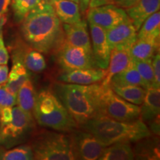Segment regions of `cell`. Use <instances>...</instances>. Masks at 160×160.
Wrapping results in <instances>:
<instances>
[{"instance_id":"6da1fadb","label":"cell","mask_w":160,"mask_h":160,"mask_svg":"<svg viewBox=\"0 0 160 160\" xmlns=\"http://www.w3.org/2000/svg\"><path fill=\"white\" fill-rule=\"evenodd\" d=\"M22 22L25 42L42 53L57 52L64 42L62 22L49 0H42Z\"/></svg>"},{"instance_id":"7a4b0ae2","label":"cell","mask_w":160,"mask_h":160,"mask_svg":"<svg viewBox=\"0 0 160 160\" xmlns=\"http://www.w3.org/2000/svg\"><path fill=\"white\" fill-rule=\"evenodd\" d=\"M53 93L65 105L78 126L88 120L102 115V97L104 86L101 83L84 85L57 82Z\"/></svg>"},{"instance_id":"3957f363","label":"cell","mask_w":160,"mask_h":160,"mask_svg":"<svg viewBox=\"0 0 160 160\" xmlns=\"http://www.w3.org/2000/svg\"><path fill=\"white\" fill-rule=\"evenodd\" d=\"M81 127L92 133L105 147L117 142L139 141L149 137L151 133L141 118L123 122L101 115L88 120Z\"/></svg>"},{"instance_id":"277c9868","label":"cell","mask_w":160,"mask_h":160,"mask_svg":"<svg viewBox=\"0 0 160 160\" xmlns=\"http://www.w3.org/2000/svg\"><path fill=\"white\" fill-rule=\"evenodd\" d=\"M33 113L37 123L61 132H71L79 127L77 122L53 91L43 89L37 95Z\"/></svg>"},{"instance_id":"5b68a950","label":"cell","mask_w":160,"mask_h":160,"mask_svg":"<svg viewBox=\"0 0 160 160\" xmlns=\"http://www.w3.org/2000/svg\"><path fill=\"white\" fill-rule=\"evenodd\" d=\"M31 147L33 150L34 159H76L72 148L71 135L43 131L37 136Z\"/></svg>"},{"instance_id":"8992f818","label":"cell","mask_w":160,"mask_h":160,"mask_svg":"<svg viewBox=\"0 0 160 160\" xmlns=\"http://www.w3.org/2000/svg\"><path fill=\"white\" fill-rule=\"evenodd\" d=\"M102 113L118 121L128 122L140 117V106L126 101L109 86H104L102 97Z\"/></svg>"},{"instance_id":"52a82bcc","label":"cell","mask_w":160,"mask_h":160,"mask_svg":"<svg viewBox=\"0 0 160 160\" xmlns=\"http://www.w3.org/2000/svg\"><path fill=\"white\" fill-rule=\"evenodd\" d=\"M57 62L64 70L97 68L92 51L69 45L65 41L57 50Z\"/></svg>"},{"instance_id":"ba28073f","label":"cell","mask_w":160,"mask_h":160,"mask_svg":"<svg viewBox=\"0 0 160 160\" xmlns=\"http://www.w3.org/2000/svg\"><path fill=\"white\" fill-rule=\"evenodd\" d=\"M71 134L72 148L76 159L96 160L102 154L105 146L90 132L73 131Z\"/></svg>"},{"instance_id":"9c48e42d","label":"cell","mask_w":160,"mask_h":160,"mask_svg":"<svg viewBox=\"0 0 160 160\" xmlns=\"http://www.w3.org/2000/svg\"><path fill=\"white\" fill-rule=\"evenodd\" d=\"M33 122L32 113L25 112L19 106H13L11 121L0 126V142L19 139L31 128Z\"/></svg>"},{"instance_id":"30bf717a","label":"cell","mask_w":160,"mask_h":160,"mask_svg":"<svg viewBox=\"0 0 160 160\" xmlns=\"http://www.w3.org/2000/svg\"><path fill=\"white\" fill-rule=\"evenodd\" d=\"M88 21L102 28L105 31L128 19L125 9L114 4H108L91 8L88 11Z\"/></svg>"},{"instance_id":"8fae6325","label":"cell","mask_w":160,"mask_h":160,"mask_svg":"<svg viewBox=\"0 0 160 160\" xmlns=\"http://www.w3.org/2000/svg\"><path fill=\"white\" fill-rule=\"evenodd\" d=\"M92 39V55L95 65L101 69H107L111 56V48L106 38V31L95 24L90 23Z\"/></svg>"},{"instance_id":"7c38bea8","label":"cell","mask_w":160,"mask_h":160,"mask_svg":"<svg viewBox=\"0 0 160 160\" xmlns=\"http://www.w3.org/2000/svg\"><path fill=\"white\" fill-rule=\"evenodd\" d=\"M106 38L111 50L115 48H131L137 39V31L128 19L106 31Z\"/></svg>"},{"instance_id":"4fadbf2b","label":"cell","mask_w":160,"mask_h":160,"mask_svg":"<svg viewBox=\"0 0 160 160\" xmlns=\"http://www.w3.org/2000/svg\"><path fill=\"white\" fill-rule=\"evenodd\" d=\"M12 53L13 62H20L30 71L41 73L46 69L47 65L41 52L33 49L28 44L17 43Z\"/></svg>"},{"instance_id":"5bb4252c","label":"cell","mask_w":160,"mask_h":160,"mask_svg":"<svg viewBox=\"0 0 160 160\" xmlns=\"http://www.w3.org/2000/svg\"><path fill=\"white\" fill-rule=\"evenodd\" d=\"M106 74V69L82 68L64 70L59 77L62 82L77 84V85H91L101 82Z\"/></svg>"},{"instance_id":"9a60e30c","label":"cell","mask_w":160,"mask_h":160,"mask_svg":"<svg viewBox=\"0 0 160 160\" xmlns=\"http://www.w3.org/2000/svg\"><path fill=\"white\" fill-rule=\"evenodd\" d=\"M64 41L69 45L83 48L92 51L87 23L85 20H80L74 24L63 23Z\"/></svg>"},{"instance_id":"2e32d148","label":"cell","mask_w":160,"mask_h":160,"mask_svg":"<svg viewBox=\"0 0 160 160\" xmlns=\"http://www.w3.org/2000/svg\"><path fill=\"white\" fill-rule=\"evenodd\" d=\"M131 61V48H115L112 49L108 67L106 69V74L101 81V85L109 86L113 76L127 68Z\"/></svg>"},{"instance_id":"e0dca14e","label":"cell","mask_w":160,"mask_h":160,"mask_svg":"<svg viewBox=\"0 0 160 160\" xmlns=\"http://www.w3.org/2000/svg\"><path fill=\"white\" fill-rule=\"evenodd\" d=\"M159 7L160 0H139L125 11L138 31L147 18L159 11Z\"/></svg>"},{"instance_id":"ac0fdd59","label":"cell","mask_w":160,"mask_h":160,"mask_svg":"<svg viewBox=\"0 0 160 160\" xmlns=\"http://www.w3.org/2000/svg\"><path fill=\"white\" fill-rule=\"evenodd\" d=\"M60 22L74 24L81 20L79 4L70 0H49Z\"/></svg>"},{"instance_id":"d6986e66","label":"cell","mask_w":160,"mask_h":160,"mask_svg":"<svg viewBox=\"0 0 160 160\" xmlns=\"http://www.w3.org/2000/svg\"><path fill=\"white\" fill-rule=\"evenodd\" d=\"M160 90L150 87L146 90L143 102L140 105V115L145 121H153L159 117Z\"/></svg>"},{"instance_id":"ffe728a7","label":"cell","mask_w":160,"mask_h":160,"mask_svg":"<svg viewBox=\"0 0 160 160\" xmlns=\"http://www.w3.org/2000/svg\"><path fill=\"white\" fill-rule=\"evenodd\" d=\"M159 47V37H150L137 39L131 48V55L133 59H152Z\"/></svg>"},{"instance_id":"44dd1931","label":"cell","mask_w":160,"mask_h":160,"mask_svg":"<svg viewBox=\"0 0 160 160\" xmlns=\"http://www.w3.org/2000/svg\"><path fill=\"white\" fill-rule=\"evenodd\" d=\"M29 71L22 62L18 61L13 62L11 71L8 73V80L5 87L12 94L17 96L19 88L27 79H30Z\"/></svg>"},{"instance_id":"7402d4cb","label":"cell","mask_w":160,"mask_h":160,"mask_svg":"<svg viewBox=\"0 0 160 160\" xmlns=\"http://www.w3.org/2000/svg\"><path fill=\"white\" fill-rule=\"evenodd\" d=\"M134 159V153L130 142L122 141L107 146L104 149L99 160H127Z\"/></svg>"},{"instance_id":"603a6c76","label":"cell","mask_w":160,"mask_h":160,"mask_svg":"<svg viewBox=\"0 0 160 160\" xmlns=\"http://www.w3.org/2000/svg\"><path fill=\"white\" fill-rule=\"evenodd\" d=\"M110 86H127L137 85L146 89L145 83L140 77L139 72L136 69L133 61L128 66L127 68L119 72L113 76L110 82ZM147 90V89H146Z\"/></svg>"},{"instance_id":"cb8c5ba5","label":"cell","mask_w":160,"mask_h":160,"mask_svg":"<svg viewBox=\"0 0 160 160\" xmlns=\"http://www.w3.org/2000/svg\"><path fill=\"white\" fill-rule=\"evenodd\" d=\"M37 93L30 79H27L19 88L17 94V105L20 108L33 114Z\"/></svg>"},{"instance_id":"d4e9b609","label":"cell","mask_w":160,"mask_h":160,"mask_svg":"<svg viewBox=\"0 0 160 160\" xmlns=\"http://www.w3.org/2000/svg\"><path fill=\"white\" fill-rule=\"evenodd\" d=\"M111 89L126 101L140 106L142 104L146 93V89L141 86H110Z\"/></svg>"},{"instance_id":"484cf974","label":"cell","mask_w":160,"mask_h":160,"mask_svg":"<svg viewBox=\"0 0 160 160\" xmlns=\"http://www.w3.org/2000/svg\"><path fill=\"white\" fill-rule=\"evenodd\" d=\"M160 35V13L159 11L153 13L141 25L137 33V39L157 37Z\"/></svg>"},{"instance_id":"4316f807","label":"cell","mask_w":160,"mask_h":160,"mask_svg":"<svg viewBox=\"0 0 160 160\" xmlns=\"http://www.w3.org/2000/svg\"><path fill=\"white\" fill-rule=\"evenodd\" d=\"M132 61H133L136 69L139 72L140 77L142 79L146 89L149 88L153 85V79H154L152 59H138L132 58Z\"/></svg>"},{"instance_id":"83f0119b","label":"cell","mask_w":160,"mask_h":160,"mask_svg":"<svg viewBox=\"0 0 160 160\" xmlns=\"http://www.w3.org/2000/svg\"><path fill=\"white\" fill-rule=\"evenodd\" d=\"M0 159L31 160L34 159L33 152L29 145H20L0 153Z\"/></svg>"},{"instance_id":"f1b7e54d","label":"cell","mask_w":160,"mask_h":160,"mask_svg":"<svg viewBox=\"0 0 160 160\" xmlns=\"http://www.w3.org/2000/svg\"><path fill=\"white\" fill-rule=\"evenodd\" d=\"M42 0H13L12 8L16 21L22 22L32 9H33Z\"/></svg>"},{"instance_id":"f546056e","label":"cell","mask_w":160,"mask_h":160,"mask_svg":"<svg viewBox=\"0 0 160 160\" xmlns=\"http://www.w3.org/2000/svg\"><path fill=\"white\" fill-rule=\"evenodd\" d=\"M17 105V96L12 94L5 87V84L0 85V111L7 107Z\"/></svg>"},{"instance_id":"4dcf8cb0","label":"cell","mask_w":160,"mask_h":160,"mask_svg":"<svg viewBox=\"0 0 160 160\" xmlns=\"http://www.w3.org/2000/svg\"><path fill=\"white\" fill-rule=\"evenodd\" d=\"M152 65L153 70V83L151 87L160 88V56L159 51L153 56V59L152 60Z\"/></svg>"},{"instance_id":"1f68e13d","label":"cell","mask_w":160,"mask_h":160,"mask_svg":"<svg viewBox=\"0 0 160 160\" xmlns=\"http://www.w3.org/2000/svg\"><path fill=\"white\" fill-rule=\"evenodd\" d=\"M8 60L9 54L4 42L2 28H0V65H7Z\"/></svg>"},{"instance_id":"d6a6232c","label":"cell","mask_w":160,"mask_h":160,"mask_svg":"<svg viewBox=\"0 0 160 160\" xmlns=\"http://www.w3.org/2000/svg\"><path fill=\"white\" fill-rule=\"evenodd\" d=\"M12 108L7 107L0 111V126L5 125L12 119Z\"/></svg>"},{"instance_id":"836d02e7","label":"cell","mask_w":160,"mask_h":160,"mask_svg":"<svg viewBox=\"0 0 160 160\" xmlns=\"http://www.w3.org/2000/svg\"><path fill=\"white\" fill-rule=\"evenodd\" d=\"M139 0H113V4L123 9H128L137 4Z\"/></svg>"},{"instance_id":"e575fe53","label":"cell","mask_w":160,"mask_h":160,"mask_svg":"<svg viewBox=\"0 0 160 160\" xmlns=\"http://www.w3.org/2000/svg\"><path fill=\"white\" fill-rule=\"evenodd\" d=\"M8 67L7 65H0V85L5 83L8 77Z\"/></svg>"},{"instance_id":"d590c367","label":"cell","mask_w":160,"mask_h":160,"mask_svg":"<svg viewBox=\"0 0 160 160\" xmlns=\"http://www.w3.org/2000/svg\"><path fill=\"white\" fill-rule=\"evenodd\" d=\"M108 4H113V0H90L88 8H91L108 5Z\"/></svg>"},{"instance_id":"8d00e7d4","label":"cell","mask_w":160,"mask_h":160,"mask_svg":"<svg viewBox=\"0 0 160 160\" xmlns=\"http://www.w3.org/2000/svg\"><path fill=\"white\" fill-rule=\"evenodd\" d=\"M11 0H0V15L7 13Z\"/></svg>"},{"instance_id":"74e56055","label":"cell","mask_w":160,"mask_h":160,"mask_svg":"<svg viewBox=\"0 0 160 160\" xmlns=\"http://www.w3.org/2000/svg\"><path fill=\"white\" fill-rule=\"evenodd\" d=\"M90 0H79V8L82 12H85L89 5Z\"/></svg>"},{"instance_id":"f35d334b","label":"cell","mask_w":160,"mask_h":160,"mask_svg":"<svg viewBox=\"0 0 160 160\" xmlns=\"http://www.w3.org/2000/svg\"><path fill=\"white\" fill-rule=\"evenodd\" d=\"M70 1H72V2H74L76 3H78L79 4V0H70Z\"/></svg>"}]
</instances>
